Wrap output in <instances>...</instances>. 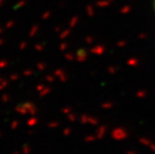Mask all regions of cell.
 I'll return each instance as SVG.
<instances>
[{"instance_id":"cell-1","label":"cell","mask_w":155,"mask_h":154,"mask_svg":"<svg viewBox=\"0 0 155 154\" xmlns=\"http://www.w3.org/2000/svg\"><path fill=\"white\" fill-rule=\"evenodd\" d=\"M154 9H155V2H154Z\"/></svg>"}]
</instances>
